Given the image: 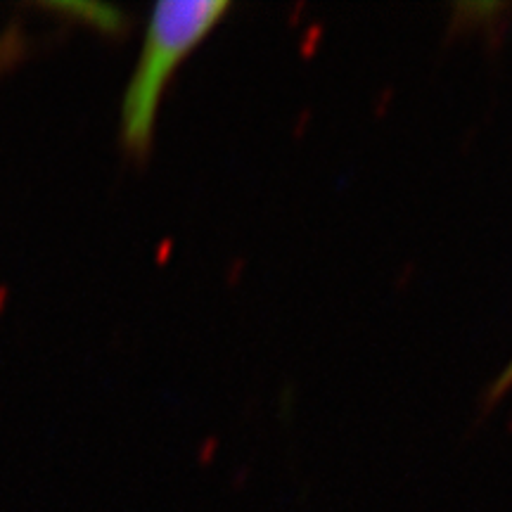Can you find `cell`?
<instances>
[{
  "mask_svg": "<svg viewBox=\"0 0 512 512\" xmlns=\"http://www.w3.org/2000/svg\"><path fill=\"white\" fill-rule=\"evenodd\" d=\"M233 5L223 0L157 3L145 27L143 48L121 98V143L133 157H145L155 138L166 88L185 60L214 34Z\"/></svg>",
  "mask_w": 512,
  "mask_h": 512,
  "instance_id": "cell-1",
  "label": "cell"
},
{
  "mask_svg": "<svg viewBox=\"0 0 512 512\" xmlns=\"http://www.w3.org/2000/svg\"><path fill=\"white\" fill-rule=\"evenodd\" d=\"M512 389V358L508 361V366L503 368V373L496 377L494 384H491V392H489V401H498L503 399Z\"/></svg>",
  "mask_w": 512,
  "mask_h": 512,
  "instance_id": "cell-2",
  "label": "cell"
},
{
  "mask_svg": "<svg viewBox=\"0 0 512 512\" xmlns=\"http://www.w3.org/2000/svg\"><path fill=\"white\" fill-rule=\"evenodd\" d=\"M17 46H19L17 36H5L3 41H0V72L8 67L12 57H17Z\"/></svg>",
  "mask_w": 512,
  "mask_h": 512,
  "instance_id": "cell-3",
  "label": "cell"
}]
</instances>
